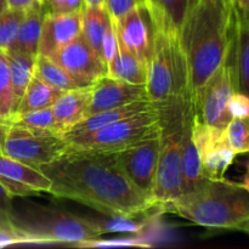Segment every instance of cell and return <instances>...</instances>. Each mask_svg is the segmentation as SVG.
<instances>
[{
    "instance_id": "49",
    "label": "cell",
    "mask_w": 249,
    "mask_h": 249,
    "mask_svg": "<svg viewBox=\"0 0 249 249\" xmlns=\"http://www.w3.org/2000/svg\"><path fill=\"white\" fill-rule=\"evenodd\" d=\"M146 1H147V0H145V2H146Z\"/></svg>"
},
{
    "instance_id": "26",
    "label": "cell",
    "mask_w": 249,
    "mask_h": 249,
    "mask_svg": "<svg viewBox=\"0 0 249 249\" xmlns=\"http://www.w3.org/2000/svg\"><path fill=\"white\" fill-rule=\"evenodd\" d=\"M84 218L96 228L101 236L104 233H140L148 223V216H146V214L129 216L99 213V215H85Z\"/></svg>"
},
{
    "instance_id": "15",
    "label": "cell",
    "mask_w": 249,
    "mask_h": 249,
    "mask_svg": "<svg viewBox=\"0 0 249 249\" xmlns=\"http://www.w3.org/2000/svg\"><path fill=\"white\" fill-rule=\"evenodd\" d=\"M194 108L190 100L182 105V135H181V170L182 195L201 189L209 181L203 174L201 157L192 139Z\"/></svg>"
},
{
    "instance_id": "48",
    "label": "cell",
    "mask_w": 249,
    "mask_h": 249,
    "mask_svg": "<svg viewBox=\"0 0 249 249\" xmlns=\"http://www.w3.org/2000/svg\"><path fill=\"white\" fill-rule=\"evenodd\" d=\"M228 1H230V2H232V0H228Z\"/></svg>"
},
{
    "instance_id": "33",
    "label": "cell",
    "mask_w": 249,
    "mask_h": 249,
    "mask_svg": "<svg viewBox=\"0 0 249 249\" xmlns=\"http://www.w3.org/2000/svg\"><path fill=\"white\" fill-rule=\"evenodd\" d=\"M0 101L5 109L11 114L12 112V87L7 58L4 53L0 51Z\"/></svg>"
},
{
    "instance_id": "25",
    "label": "cell",
    "mask_w": 249,
    "mask_h": 249,
    "mask_svg": "<svg viewBox=\"0 0 249 249\" xmlns=\"http://www.w3.org/2000/svg\"><path fill=\"white\" fill-rule=\"evenodd\" d=\"M112 22L113 18L105 6H85L83 11L82 36L101 58L105 34Z\"/></svg>"
},
{
    "instance_id": "12",
    "label": "cell",
    "mask_w": 249,
    "mask_h": 249,
    "mask_svg": "<svg viewBox=\"0 0 249 249\" xmlns=\"http://www.w3.org/2000/svg\"><path fill=\"white\" fill-rule=\"evenodd\" d=\"M114 22L118 40L147 65L152 53L156 27L145 2Z\"/></svg>"
},
{
    "instance_id": "42",
    "label": "cell",
    "mask_w": 249,
    "mask_h": 249,
    "mask_svg": "<svg viewBox=\"0 0 249 249\" xmlns=\"http://www.w3.org/2000/svg\"><path fill=\"white\" fill-rule=\"evenodd\" d=\"M237 9L242 12L249 11V0H238Z\"/></svg>"
},
{
    "instance_id": "50",
    "label": "cell",
    "mask_w": 249,
    "mask_h": 249,
    "mask_svg": "<svg viewBox=\"0 0 249 249\" xmlns=\"http://www.w3.org/2000/svg\"><path fill=\"white\" fill-rule=\"evenodd\" d=\"M0 152H1V151H0Z\"/></svg>"
},
{
    "instance_id": "28",
    "label": "cell",
    "mask_w": 249,
    "mask_h": 249,
    "mask_svg": "<svg viewBox=\"0 0 249 249\" xmlns=\"http://www.w3.org/2000/svg\"><path fill=\"white\" fill-rule=\"evenodd\" d=\"M6 122L14 125L23 126V128L33 130L36 133L45 134V135H53L62 138L63 131L58 126L55 117H53V108L46 107L36 111L24 112V113H12L6 118Z\"/></svg>"
},
{
    "instance_id": "13",
    "label": "cell",
    "mask_w": 249,
    "mask_h": 249,
    "mask_svg": "<svg viewBox=\"0 0 249 249\" xmlns=\"http://www.w3.org/2000/svg\"><path fill=\"white\" fill-rule=\"evenodd\" d=\"M147 99L150 100L146 85L131 84L105 74L91 85V99L85 117Z\"/></svg>"
},
{
    "instance_id": "29",
    "label": "cell",
    "mask_w": 249,
    "mask_h": 249,
    "mask_svg": "<svg viewBox=\"0 0 249 249\" xmlns=\"http://www.w3.org/2000/svg\"><path fill=\"white\" fill-rule=\"evenodd\" d=\"M34 74L55 89L61 90V91L84 88L82 83L78 82L65 68L61 67L58 63H56L48 56L36 55Z\"/></svg>"
},
{
    "instance_id": "37",
    "label": "cell",
    "mask_w": 249,
    "mask_h": 249,
    "mask_svg": "<svg viewBox=\"0 0 249 249\" xmlns=\"http://www.w3.org/2000/svg\"><path fill=\"white\" fill-rule=\"evenodd\" d=\"M145 0H106V9L108 14L111 15L112 18L116 19L121 18L122 16L130 11L138 5L143 4Z\"/></svg>"
},
{
    "instance_id": "5",
    "label": "cell",
    "mask_w": 249,
    "mask_h": 249,
    "mask_svg": "<svg viewBox=\"0 0 249 249\" xmlns=\"http://www.w3.org/2000/svg\"><path fill=\"white\" fill-rule=\"evenodd\" d=\"M146 90L150 100L160 105L189 100L186 62L177 32L156 27Z\"/></svg>"
},
{
    "instance_id": "38",
    "label": "cell",
    "mask_w": 249,
    "mask_h": 249,
    "mask_svg": "<svg viewBox=\"0 0 249 249\" xmlns=\"http://www.w3.org/2000/svg\"><path fill=\"white\" fill-rule=\"evenodd\" d=\"M16 245H27V240L16 229L0 228V248Z\"/></svg>"
},
{
    "instance_id": "8",
    "label": "cell",
    "mask_w": 249,
    "mask_h": 249,
    "mask_svg": "<svg viewBox=\"0 0 249 249\" xmlns=\"http://www.w3.org/2000/svg\"><path fill=\"white\" fill-rule=\"evenodd\" d=\"M68 145L62 138L36 133L23 126L0 121V151L34 168H40L62 155Z\"/></svg>"
},
{
    "instance_id": "11",
    "label": "cell",
    "mask_w": 249,
    "mask_h": 249,
    "mask_svg": "<svg viewBox=\"0 0 249 249\" xmlns=\"http://www.w3.org/2000/svg\"><path fill=\"white\" fill-rule=\"evenodd\" d=\"M48 57L65 68L84 87H90L107 74V65L92 50L82 33Z\"/></svg>"
},
{
    "instance_id": "23",
    "label": "cell",
    "mask_w": 249,
    "mask_h": 249,
    "mask_svg": "<svg viewBox=\"0 0 249 249\" xmlns=\"http://www.w3.org/2000/svg\"><path fill=\"white\" fill-rule=\"evenodd\" d=\"M0 180H11L28 185L39 194H49L51 180L38 168L19 162L0 152Z\"/></svg>"
},
{
    "instance_id": "30",
    "label": "cell",
    "mask_w": 249,
    "mask_h": 249,
    "mask_svg": "<svg viewBox=\"0 0 249 249\" xmlns=\"http://www.w3.org/2000/svg\"><path fill=\"white\" fill-rule=\"evenodd\" d=\"M26 11L7 7L0 14V51L6 53L15 40Z\"/></svg>"
},
{
    "instance_id": "3",
    "label": "cell",
    "mask_w": 249,
    "mask_h": 249,
    "mask_svg": "<svg viewBox=\"0 0 249 249\" xmlns=\"http://www.w3.org/2000/svg\"><path fill=\"white\" fill-rule=\"evenodd\" d=\"M163 211L204 228L236 230L249 219V191L225 178L209 180L201 189L170 202Z\"/></svg>"
},
{
    "instance_id": "2",
    "label": "cell",
    "mask_w": 249,
    "mask_h": 249,
    "mask_svg": "<svg viewBox=\"0 0 249 249\" xmlns=\"http://www.w3.org/2000/svg\"><path fill=\"white\" fill-rule=\"evenodd\" d=\"M237 7L228 0H195L179 32L191 106L233 46Z\"/></svg>"
},
{
    "instance_id": "34",
    "label": "cell",
    "mask_w": 249,
    "mask_h": 249,
    "mask_svg": "<svg viewBox=\"0 0 249 249\" xmlns=\"http://www.w3.org/2000/svg\"><path fill=\"white\" fill-rule=\"evenodd\" d=\"M41 5L49 14H74L85 9L84 0H43Z\"/></svg>"
},
{
    "instance_id": "31",
    "label": "cell",
    "mask_w": 249,
    "mask_h": 249,
    "mask_svg": "<svg viewBox=\"0 0 249 249\" xmlns=\"http://www.w3.org/2000/svg\"><path fill=\"white\" fill-rule=\"evenodd\" d=\"M226 139L236 155L249 153V117L233 118L225 128Z\"/></svg>"
},
{
    "instance_id": "41",
    "label": "cell",
    "mask_w": 249,
    "mask_h": 249,
    "mask_svg": "<svg viewBox=\"0 0 249 249\" xmlns=\"http://www.w3.org/2000/svg\"><path fill=\"white\" fill-rule=\"evenodd\" d=\"M84 1L85 6H105L106 5V0H84Z\"/></svg>"
},
{
    "instance_id": "39",
    "label": "cell",
    "mask_w": 249,
    "mask_h": 249,
    "mask_svg": "<svg viewBox=\"0 0 249 249\" xmlns=\"http://www.w3.org/2000/svg\"><path fill=\"white\" fill-rule=\"evenodd\" d=\"M7 4V7L9 9H15V10H27L29 7L33 6L38 0H5Z\"/></svg>"
},
{
    "instance_id": "46",
    "label": "cell",
    "mask_w": 249,
    "mask_h": 249,
    "mask_svg": "<svg viewBox=\"0 0 249 249\" xmlns=\"http://www.w3.org/2000/svg\"><path fill=\"white\" fill-rule=\"evenodd\" d=\"M232 4L235 5L236 7H237V4H238V0H232Z\"/></svg>"
},
{
    "instance_id": "24",
    "label": "cell",
    "mask_w": 249,
    "mask_h": 249,
    "mask_svg": "<svg viewBox=\"0 0 249 249\" xmlns=\"http://www.w3.org/2000/svg\"><path fill=\"white\" fill-rule=\"evenodd\" d=\"M7 58L12 87V112L16 111L36 70V56L19 53H4Z\"/></svg>"
},
{
    "instance_id": "43",
    "label": "cell",
    "mask_w": 249,
    "mask_h": 249,
    "mask_svg": "<svg viewBox=\"0 0 249 249\" xmlns=\"http://www.w3.org/2000/svg\"><path fill=\"white\" fill-rule=\"evenodd\" d=\"M236 231H241V232L249 235V219H247L246 221H243V223L241 224L237 229H236Z\"/></svg>"
},
{
    "instance_id": "16",
    "label": "cell",
    "mask_w": 249,
    "mask_h": 249,
    "mask_svg": "<svg viewBox=\"0 0 249 249\" xmlns=\"http://www.w3.org/2000/svg\"><path fill=\"white\" fill-rule=\"evenodd\" d=\"M83 12L49 14L46 12L41 27L38 55L50 56L82 33Z\"/></svg>"
},
{
    "instance_id": "19",
    "label": "cell",
    "mask_w": 249,
    "mask_h": 249,
    "mask_svg": "<svg viewBox=\"0 0 249 249\" xmlns=\"http://www.w3.org/2000/svg\"><path fill=\"white\" fill-rule=\"evenodd\" d=\"M46 10L41 2L36 1L32 7L26 11L23 19L19 24L15 40L6 53H19L27 55H38L39 40H40L41 27Z\"/></svg>"
},
{
    "instance_id": "1",
    "label": "cell",
    "mask_w": 249,
    "mask_h": 249,
    "mask_svg": "<svg viewBox=\"0 0 249 249\" xmlns=\"http://www.w3.org/2000/svg\"><path fill=\"white\" fill-rule=\"evenodd\" d=\"M39 170L51 180L49 194L82 203L99 213L134 216L162 209L131 184L114 153L67 147Z\"/></svg>"
},
{
    "instance_id": "40",
    "label": "cell",
    "mask_w": 249,
    "mask_h": 249,
    "mask_svg": "<svg viewBox=\"0 0 249 249\" xmlns=\"http://www.w3.org/2000/svg\"><path fill=\"white\" fill-rule=\"evenodd\" d=\"M238 185H240L241 187H243L245 190H247V191H249V162H247V164H246V174L245 177H243L242 182H238Z\"/></svg>"
},
{
    "instance_id": "17",
    "label": "cell",
    "mask_w": 249,
    "mask_h": 249,
    "mask_svg": "<svg viewBox=\"0 0 249 249\" xmlns=\"http://www.w3.org/2000/svg\"><path fill=\"white\" fill-rule=\"evenodd\" d=\"M167 105H160L153 102L152 100H140V101H134L131 104L124 105V106L116 107V108L107 109V111L99 112V113L87 116L75 124H73L70 129L63 133L62 139L72 138V136L83 135V134L92 133L108 124L118 122L121 119L128 118V117L135 116V114L142 113V112L152 111V109L160 108Z\"/></svg>"
},
{
    "instance_id": "6",
    "label": "cell",
    "mask_w": 249,
    "mask_h": 249,
    "mask_svg": "<svg viewBox=\"0 0 249 249\" xmlns=\"http://www.w3.org/2000/svg\"><path fill=\"white\" fill-rule=\"evenodd\" d=\"M142 112L108 124L92 133L63 139L68 148L89 152L114 153L162 133L163 109Z\"/></svg>"
},
{
    "instance_id": "18",
    "label": "cell",
    "mask_w": 249,
    "mask_h": 249,
    "mask_svg": "<svg viewBox=\"0 0 249 249\" xmlns=\"http://www.w3.org/2000/svg\"><path fill=\"white\" fill-rule=\"evenodd\" d=\"M90 99H91V85L63 91L56 100L51 108H53V117L63 133L73 124L84 118L89 107Z\"/></svg>"
},
{
    "instance_id": "10",
    "label": "cell",
    "mask_w": 249,
    "mask_h": 249,
    "mask_svg": "<svg viewBox=\"0 0 249 249\" xmlns=\"http://www.w3.org/2000/svg\"><path fill=\"white\" fill-rule=\"evenodd\" d=\"M160 151V135H158L114 152L117 163L131 184L152 199Z\"/></svg>"
},
{
    "instance_id": "47",
    "label": "cell",
    "mask_w": 249,
    "mask_h": 249,
    "mask_svg": "<svg viewBox=\"0 0 249 249\" xmlns=\"http://www.w3.org/2000/svg\"><path fill=\"white\" fill-rule=\"evenodd\" d=\"M38 1H39V2H41V1H43V0H38Z\"/></svg>"
},
{
    "instance_id": "21",
    "label": "cell",
    "mask_w": 249,
    "mask_h": 249,
    "mask_svg": "<svg viewBox=\"0 0 249 249\" xmlns=\"http://www.w3.org/2000/svg\"><path fill=\"white\" fill-rule=\"evenodd\" d=\"M237 90L249 96V11H236V34L233 41Z\"/></svg>"
},
{
    "instance_id": "7",
    "label": "cell",
    "mask_w": 249,
    "mask_h": 249,
    "mask_svg": "<svg viewBox=\"0 0 249 249\" xmlns=\"http://www.w3.org/2000/svg\"><path fill=\"white\" fill-rule=\"evenodd\" d=\"M184 101L167 105L163 109L160 151L153 189V201L162 209L182 195L181 135Z\"/></svg>"
},
{
    "instance_id": "14",
    "label": "cell",
    "mask_w": 249,
    "mask_h": 249,
    "mask_svg": "<svg viewBox=\"0 0 249 249\" xmlns=\"http://www.w3.org/2000/svg\"><path fill=\"white\" fill-rule=\"evenodd\" d=\"M201 157L202 169L208 180L225 178V173L235 160V151L229 145L225 129L211 128L204 131L196 142Z\"/></svg>"
},
{
    "instance_id": "35",
    "label": "cell",
    "mask_w": 249,
    "mask_h": 249,
    "mask_svg": "<svg viewBox=\"0 0 249 249\" xmlns=\"http://www.w3.org/2000/svg\"><path fill=\"white\" fill-rule=\"evenodd\" d=\"M228 112L231 118H247L249 117V96L245 92L236 90L228 102Z\"/></svg>"
},
{
    "instance_id": "9",
    "label": "cell",
    "mask_w": 249,
    "mask_h": 249,
    "mask_svg": "<svg viewBox=\"0 0 249 249\" xmlns=\"http://www.w3.org/2000/svg\"><path fill=\"white\" fill-rule=\"evenodd\" d=\"M237 90L233 46L225 62L206 83L194 108V113L204 123L225 129L232 118L228 112V102Z\"/></svg>"
},
{
    "instance_id": "44",
    "label": "cell",
    "mask_w": 249,
    "mask_h": 249,
    "mask_svg": "<svg viewBox=\"0 0 249 249\" xmlns=\"http://www.w3.org/2000/svg\"><path fill=\"white\" fill-rule=\"evenodd\" d=\"M9 116L10 113L5 109L4 105H2L1 101H0V121H1V119H6Z\"/></svg>"
},
{
    "instance_id": "32",
    "label": "cell",
    "mask_w": 249,
    "mask_h": 249,
    "mask_svg": "<svg viewBox=\"0 0 249 249\" xmlns=\"http://www.w3.org/2000/svg\"><path fill=\"white\" fill-rule=\"evenodd\" d=\"M73 247L77 248H150L151 243L146 242L143 238L135 237V236H124V237L116 238H101V236L92 240L83 241L75 243Z\"/></svg>"
},
{
    "instance_id": "20",
    "label": "cell",
    "mask_w": 249,
    "mask_h": 249,
    "mask_svg": "<svg viewBox=\"0 0 249 249\" xmlns=\"http://www.w3.org/2000/svg\"><path fill=\"white\" fill-rule=\"evenodd\" d=\"M195 0H147L155 27L179 33Z\"/></svg>"
},
{
    "instance_id": "36",
    "label": "cell",
    "mask_w": 249,
    "mask_h": 249,
    "mask_svg": "<svg viewBox=\"0 0 249 249\" xmlns=\"http://www.w3.org/2000/svg\"><path fill=\"white\" fill-rule=\"evenodd\" d=\"M12 199L14 197L0 182V228L15 229L12 224V211H14Z\"/></svg>"
},
{
    "instance_id": "4",
    "label": "cell",
    "mask_w": 249,
    "mask_h": 249,
    "mask_svg": "<svg viewBox=\"0 0 249 249\" xmlns=\"http://www.w3.org/2000/svg\"><path fill=\"white\" fill-rule=\"evenodd\" d=\"M12 224L26 237L27 245H65L100 237V232L84 216L40 204L12 211Z\"/></svg>"
},
{
    "instance_id": "27",
    "label": "cell",
    "mask_w": 249,
    "mask_h": 249,
    "mask_svg": "<svg viewBox=\"0 0 249 249\" xmlns=\"http://www.w3.org/2000/svg\"><path fill=\"white\" fill-rule=\"evenodd\" d=\"M62 92L34 74L14 113H24L51 107Z\"/></svg>"
},
{
    "instance_id": "45",
    "label": "cell",
    "mask_w": 249,
    "mask_h": 249,
    "mask_svg": "<svg viewBox=\"0 0 249 249\" xmlns=\"http://www.w3.org/2000/svg\"><path fill=\"white\" fill-rule=\"evenodd\" d=\"M6 9H7L6 1H5V0H0V14H1V12H4Z\"/></svg>"
},
{
    "instance_id": "22",
    "label": "cell",
    "mask_w": 249,
    "mask_h": 249,
    "mask_svg": "<svg viewBox=\"0 0 249 249\" xmlns=\"http://www.w3.org/2000/svg\"><path fill=\"white\" fill-rule=\"evenodd\" d=\"M107 75L131 84L146 85L147 65L118 40V50L107 63Z\"/></svg>"
}]
</instances>
